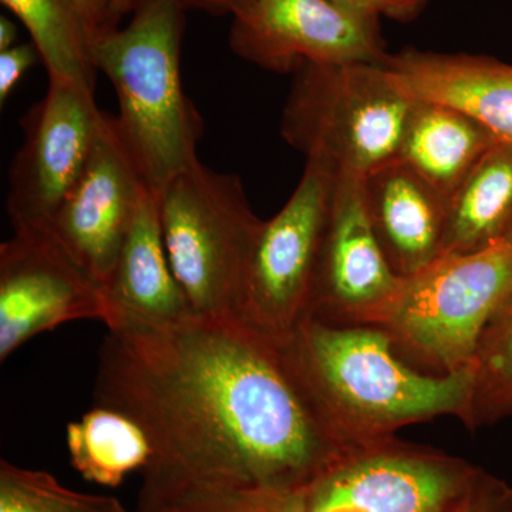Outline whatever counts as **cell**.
Wrapping results in <instances>:
<instances>
[{
	"label": "cell",
	"instance_id": "obj_1",
	"mask_svg": "<svg viewBox=\"0 0 512 512\" xmlns=\"http://www.w3.org/2000/svg\"><path fill=\"white\" fill-rule=\"evenodd\" d=\"M94 400L146 430L147 468L195 483L291 497L352 448L320 412L286 340L237 319L109 329Z\"/></svg>",
	"mask_w": 512,
	"mask_h": 512
},
{
	"label": "cell",
	"instance_id": "obj_2",
	"mask_svg": "<svg viewBox=\"0 0 512 512\" xmlns=\"http://www.w3.org/2000/svg\"><path fill=\"white\" fill-rule=\"evenodd\" d=\"M286 348L320 412L349 447L437 417L466 419L470 370L433 375L413 369L396 353L386 330L336 325L308 316Z\"/></svg>",
	"mask_w": 512,
	"mask_h": 512
},
{
	"label": "cell",
	"instance_id": "obj_3",
	"mask_svg": "<svg viewBox=\"0 0 512 512\" xmlns=\"http://www.w3.org/2000/svg\"><path fill=\"white\" fill-rule=\"evenodd\" d=\"M185 10L181 0H141L126 26L103 29L93 42L94 66L117 96L120 136L157 195L200 161L202 119L181 82Z\"/></svg>",
	"mask_w": 512,
	"mask_h": 512
},
{
	"label": "cell",
	"instance_id": "obj_4",
	"mask_svg": "<svg viewBox=\"0 0 512 512\" xmlns=\"http://www.w3.org/2000/svg\"><path fill=\"white\" fill-rule=\"evenodd\" d=\"M414 103L382 62L308 64L293 76L279 128L306 161L366 177L399 160Z\"/></svg>",
	"mask_w": 512,
	"mask_h": 512
},
{
	"label": "cell",
	"instance_id": "obj_5",
	"mask_svg": "<svg viewBox=\"0 0 512 512\" xmlns=\"http://www.w3.org/2000/svg\"><path fill=\"white\" fill-rule=\"evenodd\" d=\"M160 217L171 269L198 318L238 319L256 238V217L237 174L197 161L160 194Z\"/></svg>",
	"mask_w": 512,
	"mask_h": 512
},
{
	"label": "cell",
	"instance_id": "obj_6",
	"mask_svg": "<svg viewBox=\"0 0 512 512\" xmlns=\"http://www.w3.org/2000/svg\"><path fill=\"white\" fill-rule=\"evenodd\" d=\"M512 298V244L441 255L399 291L376 326L437 375L470 370L478 343Z\"/></svg>",
	"mask_w": 512,
	"mask_h": 512
},
{
	"label": "cell",
	"instance_id": "obj_7",
	"mask_svg": "<svg viewBox=\"0 0 512 512\" xmlns=\"http://www.w3.org/2000/svg\"><path fill=\"white\" fill-rule=\"evenodd\" d=\"M483 468L396 436L349 448L298 493L288 512H454Z\"/></svg>",
	"mask_w": 512,
	"mask_h": 512
},
{
	"label": "cell",
	"instance_id": "obj_8",
	"mask_svg": "<svg viewBox=\"0 0 512 512\" xmlns=\"http://www.w3.org/2000/svg\"><path fill=\"white\" fill-rule=\"evenodd\" d=\"M336 177L329 165L306 161L291 197L256 238L238 319L279 342L311 312Z\"/></svg>",
	"mask_w": 512,
	"mask_h": 512
},
{
	"label": "cell",
	"instance_id": "obj_9",
	"mask_svg": "<svg viewBox=\"0 0 512 512\" xmlns=\"http://www.w3.org/2000/svg\"><path fill=\"white\" fill-rule=\"evenodd\" d=\"M101 114L93 90L49 79L10 165L6 211L15 231L50 228L92 154Z\"/></svg>",
	"mask_w": 512,
	"mask_h": 512
},
{
	"label": "cell",
	"instance_id": "obj_10",
	"mask_svg": "<svg viewBox=\"0 0 512 512\" xmlns=\"http://www.w3.org/2000/svg\"><path fill=\"white\" fill-rule=\"evenodd\" d=\"M110 322L104 286L50 228L22 229L0 247V360L73 320Z\"/></svg>",
	"mask_w": 512,
	"mask_h": 512
},
{
	"label": "cell",
	"instance_id": "obj_11",
	"mask_svg": "<svg viewBox=\"0 0 512 512\" xmlns=\"http://www.w3.org/2000/svg\"><path fill=\"white\" fill-rule=\"evenodd\" d=\"M229 47L274 73L308 64L379 63L386 57L380 20L333 0H256L234 18Z\"/></svg>",
	"mask_w": 512,
	"mask_h": 512
},
{
	"label": "cell",
	"instance_id": "obj_12",
	"mask_svg": "<svg viewBox=\"0 0 512 512\" xmlns=\"http://www.w3.org/2000/svg\"><path fill=\"white\" fill-rule=\"evenodd\" d=\"M402 281L370 224L363 177L338 174L309 316L336 325L376 326Z\"/></svg>",
	"mask_w": 512,
	"mask_h": 512
},
{
	"label": "cell",
	"instance_id": "obj_13",
	"mask_svg": "<svg viewBox=\"0 0 512 512\" xmlns=\"http://www.w3.org/2000/svg\"><path fill=\"white\" fill-rule=\"evenodd\" d=\"M147 192L116 117L103 111L92 154L50 229L104 286Z\"/></svg>",
	"mask_w": 512,
	"mask_h": 512
},
{
	"label": "cell",
	"instance_id": "obj_14",
	"mask_svg": "<svg viewBox=\"0 0 512 512\" xmlns=\"http://www.w3.org/2000/svg\"><path fill=\"white\" fill-rule=\"evenodd\" d=\"M383 66L414 101L443 104L512 144V64L493 57L403 49Z\"/></svg>",
	"mask_w": 512,
	"mask_h": 512
},
{
	"label": "cell",
	"instance_id": "obj_15",
	"mask_svg": "<svg viewBox=\"0 0 512 512\" xmlns=\"http://www.w3.org/2000/svg\"><path fill=\"white\" fill-rule=\"evenodd\" d=\"M109 329L163 328L194 318L168 261L160 217V195L148 191L104 285Z\"/></svg>",
	"mask_w": 512,
	"mask_h": 512
},
{
	"label": "cell",
	"instance_id": "obj_16",
	"mask_svg": "<svg viewBox=\"0 0 512 512\" xmlns=\"http://www.w3.org/2000/svg\"><path fill=\"white\" fill-rule=\"evenodd\" d=\"M370 224L400 278L416 275L440 258L447 198L413 168L394 160L363 177Z\"/></svg>",
	"mask_w": 512,
	"mask_h": 512
},
{
	"label": "cell",
	"instance_id": "obj_17",
	"mask_svg": "<svg viewBox=\"0 0 512 512\" xmlns=\"http://www.w3.org/2000/svg\"><path fill=\"white\" fill-rule=\"evenodd\" d=\"M497 143L487 128L461 111L416 101L399 160L448 198Z\"/></svg>",
	"mask_w": 512,
	"mask_h": 512
},
{
	"label": "cell",
	"instance_id": "obj_18",
	"mask_svg": "<svg viewBox=\"0 0 512 512\" xmlns=\"http://www.w3.org/2000/svg\"><path fill=\"white\" fill-rule=\"evenodd\" d=\"M28 29L49 79L93 90V42L107 28L103 0H2Z\"/></svg>",
	"mask_w": 512,
	"mask_h": 512
},
{
	"label": "cell",
	"instance_id": "obj_19",
	"mask_svg": "<svg viewBox=\"0 0 512 512\" xmlns=\"http://www.w3.org/2000/svg\"><path fill=\"white\" fill-rule=\"evenodd\" d=\"M511 228L512 144L497 143L447 198L441 255L470 254L507 241Z\"/></svg>",
	"mask_w": 512,
	"mask_h": 512
},
{
	"label": "cell",
	"instance_id": "obj_20",
	"mask_svg": "<svg viewBox=\"0 0 512 512\" xmlns=\"http://www.w3.org/2000/svg\"><path fill=\"white\" fill-rule=\"evenodd\" d=\"M66 441L72 466L101 487H119L154 456L146 430L133 417L99 404L67 426Z\"/></svg>",
	"mask_w": 512,
	"mask_h": 512
},
{
	"label": "cell",
	"instance_id": "obj_21",
	"mask_svg": "<svg viewBox=\"0 0 512 512\" xmlns=\"http://www.w3.org/2000/svg\"><path fill=\"white\" fill-rule=\"evenodd\" d=\"M470 373L464 426L477 431L512 417V298L485 329Z\"/></svg>",
	"mask_w": 512,
	"mask_h": 512
},
{
	"label": "cell",
	"instance_id": "obj_22",
	"mask_svg": "<svg viewBox=\"0 0 512 512\" xmlns=\"http://www.w3.org/2000/svg\"><path fill=\"white\" fill-rule=\"evenodd\" d=\"M137 512H288L284 498L195 483L147 468Z\"/></svg>",
	"mask_w": 512,
	"mask_h": 512
},
{
	"label": "cell",
	"instance_id": "obj_23",
	"mask_svg": "<svg viewBox=\"0 0 512 512\" xmlns=\"http://www.w3.org/2000/svg\"><path fill=\"white\" fill-rule=\"evenodd\" d=\"M0 512H128L111 495L79 493L52 474L0 461Z\"/></svg>",
	"mask_w": 512,
	"mask_h": 512
},
{
	"label": "cell",
	"instance_id": "obj_24",
	"mask_svg": "<svg viewBox=\"0 0 512 512\" xmlns=\"http://www.w3.org/2000/svg\"><path fill=\"white\" fill-rule=\"evenodd\" d=\"M454 512H512V485L483 470L476 487Z\"/></svg>",
	"mask_w": 512,
	"mask_h": 512
},
{
	"label": "cell",
	"instance_id": "obj_25",
	"mask_svg": "<svg viewBox=\"0 0 512 512\" xmlns=\"http://www.w3.org/2000/svg\"><path fill=\"white\" fill-rule=\"evenodd\" d=\"M141 0H109L107 25L109 28L119 26L123 16L133 12ZM187 9L204 10L212 15H229L232 19L244 15L254 6L256 0H181Z\"/></svg>",
	"mask_w": 512,
	"mask_h": 512
},
{
	"label": "cell",
	"instance_id": "obj_26",
	"mask_svg": "<svg viewBox=\"0 0 512 512\" xmlns=\"http://www.w3.org/2000/svg\"><path fill=\"white\" fill-rule=\"evenodd\" d=\"M350 10L375 19L409 23L426 10L429 0H333Z\"/></svg>",
	"mask_w": 512,
	"mask_h": 512
},
{
	"label": "cell",
	"instance_id": "obj_27",
	"mask_svg": "<svg viewBox=\"0 0 512 512\" xmlns=\"http://www.w3.org/2000/svg\"><path fill=\"white\" fill-rule=\"evenodd\" d=\"M35 43H20L0 52V104H5L22 77L39 57Z\"/></svg>",
	"mask_w": 512,
	"mask_h": 512
},
{
	"label": "cell",
	"instance_id": "obj_28",
	"mask_svg": "<svg viewBox=\"0 0 512 512\" xmlns=\"http://www.w3.org/2000/svg\"><path fill=\"white\" fill-rule=\"evenodd\" d=\"M16 39H18V26L12 20L2 16L0 18V52L18 45Z\"/></svg>",
	"mask_w": 512,
	"mask_h": 512
},
{
	"label": "cell",
	"instance_id": "obj_29",
	"mask_svg": "<svg viewBox=\"0 0 512 512\" xmlns=\"http://www.w3.org/2000/svg\"><path fill=\"white\" fill-rule=\"evenodd\" d=\"M507 242H511V244H512V228H511L510 234H508Z\"/></svg>",
	"mask_w": 512,
	"mask_h": 512
},
{
	"label": "cell",
	"instance_id": "obj_30",
	"mask_svg": "<svg viewBox=\"0 0 512 512\" xmlns=\"http://www.w3.org/2000/svg\"><path fill=\"white\" fill-rule=\"evenodd\" d=\"M104 3L107 5V9H109V0H103ZM107 28H109V25H107Z\"/></svg>",
	"mask_w": 512,
	"mask_h": 512
}]
</instances>
